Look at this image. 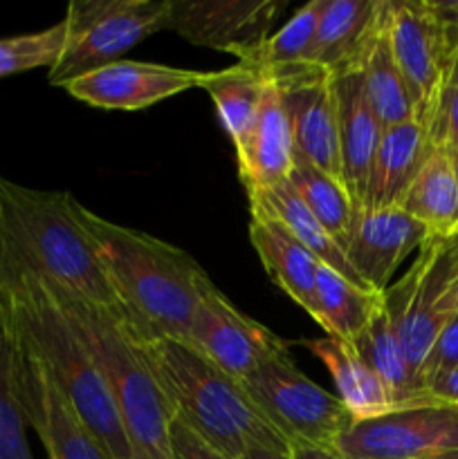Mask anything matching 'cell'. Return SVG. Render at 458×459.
<instances>
[{
    "label": "cell",
    "instance_id": "9c48e42d",
    "mask_svg": "<svg viewBox=\"0 0 458 459\" xmlns=\"http://www.w3.org/2000/svg\"><path fill=\"white\" fill-rule=\"evenodd\" d=\"M241 385L287 446L335 448L341 433L353 424L337 394L308 379L292 357L263 363Z\"/></svg>",
    "mask_w": 458,
    "mask_h": 459
},
{
    "label": "cell",
    "instance_id": "8992f818",
    "mask_svg": "<svg viewBox=\"0 0 458 459\" xmlns=\"http://www.w3.org/2000/svg\"><path fill=\"white\" fill-rule=\"evenodd\" d=\"M389 39L413 119L434 143L443 94L458 65V4L389 0Z\"/></svg>",
    "mask_w": 458,
    "mask_h": 459
},
{
    "label": "cell",
    "instance_id": "44dd1931",
    "mask_svg": "<svg viewBox=\"0 0 458 459\" xmlns=\"http://www.w3.org/2000/svg\"><path fill=\"white\" fill-rule=\"evenodd\" d=\"M429 134L416 119L384 128L368 173L364 204L366 209L400 206L422 164L434 151Z\"/></svg>",
    "mask_w": 458,
    "mask_h": 459
},
{
    "label": "cell",
    "instance_id": "f1b7e54d",
    "mask_svg": "<svg viewBox=\"0 0 458 459\" xmlns=\"http://www.w3.org/2000/svg\"><path fill=\"white\" fill-rule=\"evenodd\" d=\"M400 209L425 224L429 233L458 229V184L447 148L436 146L409 186Z\"/></svg>",
    "mask_w": 458,
    "mask_h": 459
},
{
    "label": "cell",
    "instance_id": "f546056e",
    "mask_svg": "<svg viewBox=\"0 0 458 459\" xmlns=\"http://www.w3.org/2000/svg\"><path fill=\"white\" fill-rule=\"evenodd\" d=\"M287 182L295 188L296 195L301 197V202L308 206L310 213L339 242L341 249H346L355 218H357L362 206L353 200L344 182L335 178V175L323 173L317 166H313L310 161L301 160L296 155Z\"/></svg>",
    "mask_w": 458,
    "mask_h": 459
},
{
    "label": "cell",
    "instance_id": "2e32d148",
    "mask_svg": "<svg viewBox=\"0 0 458 459\" xmlns=\"http://www.w3.org/2000/svg\"><path fill=\"white\" fill-rule=\"evenodd\" d=\"M332 72L310 67L296 79L277 85L286 106L295 155L341 179L339 128ZM274 85V83H272Z\"/></svg>",
    "mask_w": 458,
    "mask_h": 459
},
{
    "label": "cell",
    "instance_id": "836d02e7",
    "mask_svg": "<svg viewBox=\"0 0 458 459\" xmlns=\"http://www.w3.org/2000/svg\"><path fill=\"white\" fill-rule=\"evenodd\" d=\"M434 143L458 151V65L443 94L434 130Z\"/></svg>",
    "mask_w": 458,
    "mask_h": 459
},
{
    "label": "cell",
    "instance_id": "ffe728a7",
    "mask_svg": "<svg viewBox=\"0 0 458 459\" xmlns=\"http://www.w3.org/2000/svg\"><path fill=\"white\" fill-rule=\"evenodd\" d=\"M250 240L268 276L314 316V281L321 263L277 218L256 206H250Z\"/></svg>",
    "mask_w": 458,
    "mask_h": 459
},
{
    "label": "cell",
    "instance_id": "603a6c76",
    "mask_svg": "<svg viewBox=\"0 0 458 459\" xmlns=\"http://www.w3.org/2000/svg\"><path fill=\"white\" fill-rule=\"evenodd\" d=\"M247 200H250V206H256V209L277 218L323 267L332 269V272H337L346 281L355 282V285L366 287L362 278L357 276V272L350 267L346 251L341 249L339 242L310 213L308 206L301 202L295 188L290 186V182H283L278 186L268 188V191L247 193ZM366 290H371V287H366Z\"/></svg>",
    "mask_w": 458,
    "mask_h": 459
},
{
    "label": "cell",
    "instance_id": "d4e9b609",
    "mask_svg": "<svg viewBox=\"0 0 458 459\" xmlns=\"http://www.w3.org/2000/svg\"><path fill=\"white\" fill-rule=\"evenodd\" d=\"M382 307L384 294L355 285L332 269L319 264L313 318L328 332V336L353 343Z\"/></svg>",
    "mask_w": 458,
    "mask_h": 459
},
{
    "label": "cell",
    "instance_id": "52a82bcc",
    "mask_svg": "<svg viewBox=\"0 0 458 459\" xmlns=\"http://www.w3.org/2000/svg\"><path fill=\"white\" fill-rule=\"evenodd\" d=\"M171 0H75L67 4L66 39L58 61L49 67V85L121 61V54L166 30Z\"/></svg>",
    "mask_w": 458,
    "mask_h": 459
},
{
    "label": "cell",
    "instance_id": "7c38bea8",
    "mask_svg": "<svg viewBox=\"0 0 458 459\" xmlns=\"http://www.w3.org/2000/svg\"><path fill=\"white\" fill-rule=\"evenodd\" d=\"M283 9L286 0H171L166 30L250 63Z\"/></svg>",
    "mask_w": 458,
    "mask_h": 459
},
{
    "label": "cell",
    "instance_id": "4316f807",
    "mask_svg": "<svg viewBox=\"0 0 458 459\" xmlns=\"http://www.w3.org/2000/svg\"><path fill=\"white\" fill-rule=\"evenodd\" d=\"M323 4L326 0H310L281 30L269 34V39L260 45L250 65L259 67L265 81L281 85L314 67L310 65V52H313Z\"/></svg>",
    "mask_w": 458,
    "mask_h": 459
},
{
    "label": "cell",
    "instance_id": "e0dca14e",
    "mask_svg": "<svg viewBox=\"0 0 458 459\" xmlns=\"http://www.w3.org/2000/svg\"><path fill=\"white\" fill-rule=\"evenodd\" d=\"M332 88H335L337 103V128H339L341 182L348 188L353 200L362 206L373 157L380 146L384 128L368 103L362 65L337 72Z\"/></svg>",
    "mask_w": 458,
    "mask_h": 459
},
{
    "label": "cell",
    "instance_id": "4fadbf2b",
    "mask_svg": "<svg viewBox=\"0 0 458 459\" xmlns=\"http://www.w3.org/2000/svg\"><path fill=\"white\" fill-rule=\"evenodd\" d=\"M9 339L13 345L18 397L27 426H31V430L39 435L49 459H112L99 439L90 433L63 390L54 384L43 363L12 334Z\"/></svg>",
    "mask_w": 458,
    "mask_h": 459
},
{
    "label": "cell",
    "instance_id": "30bf717a",
    "mask_svg": "<svg viewBox=\"0 0 458 459\" xmlns=\"http://www.w3.org/2000/svg\"><path fill=\"white\" fill-rule=\"evenodd\" d=\"M335 451L344 459H458V406L422 403L353 421Z\"/></svg>",
    "mask_w": 458,
    "mask_h": 459
},
{
    "label": "cell",
    "instance_id": "d6986e66",
    "mask_svg": "<svg viewBox=\"0 0 458 459\" xmlns=\"http://www.w3.org/2000/svg\"><path fill=\"white\" fill-rule=\"evenodd\" d=\"M384 9L386 0H326L310 65L332 74L362 65Z\"/></svg>",
    "mask_w": 458,
    "mask_h": 459
},
{
    "label": "cell",
    "instance_id": "74e56055",
    "mask_svg": "<svg viewBox=\"0 0 458 459\" xmlns=\"http://www.w3.org/2000/svg\"><path fill=\"white\" fill-rule=\"evenodd\" d=\"M242 459H290V455L274 451H250Z\"/></svg>",
    "mask_w": 458,
    "mask_h": 459
},
{
    "label": "cell",
    "instance_id": "d590c367",
    "mask_svg": "<svg viewBox=\"0 0 458 459\" xmlns=\"http://www.w3.org/2000/svg\"><path fill=\"white\" fill-rule=\"evenodd\" d=\"M425 403H447V406H458V368L427 385Z\"/></svg>",
    "mask_w": 458,
    "mask_h": 459
},
{
    "label": "cell",
    "instance_id": "ab89813d",
    "mask_svg": "<svg viewBox=\"0 0 458 459\" xmlns=\"http://www.w3.org/2000/svg\"><path fill=\"white\" fill-rule=\"evenodd\" d=\"M454 314H458V290H456V294H454V299H452V316Z\"/></svg>",
    "mask_w": 458,
    "mask_h": 459
},
{
    "label": "cell",
    "instance_id": "ac0fdd59",
    "mask_svg": "<svg viewBox=\"0 0 458 459\" xmlns=\"http://www.w3.org/2000/svg\"><path fill=\"white\" fill-rule=\"evenodd\" d=\"M238 175L245 193L268 191L287 182L295 166V142L281 92L268 81L259 112L236 148Z\"/></svg>",
    "mask_w": 458,
    "mask_h": 459
},
{
    "label": "cell",
    "instance_id": "6da1fadb",
    "mask_svg": "<svg viewBox=\"0 0 458 459\" xmlns=\"http://www.w3.org/2000/svg\"><path fill=\"white\" fill-rule=\"evenodd\" d=\"M0 323L45 366L112 459H133L97 363L48 282L0 233Z\"/></svg>",
    "mask_w": 458,
    "mask_h": 459
},
{
    "label": "cell",
    "instance_id": "7a4b0ae2",
    "mask_svg": "<svg viewBox=\"0 0 458 459\" xmlns=\"http://www.w3.org/2000/svg\"><path fill=\"white\" fill-rule=\"evenodd\" d=\"M70 206L126 316L144 334L187 341L202 285L209 278L205 269L187 251L110 222L75 197Z\"/></svg>",
    "mask_w": 458,
    "mask_h": 459
},
{
    "label": "cell",
    "instance_id": "3957f363",
    "mask_svg": "<svg viewBox=\"0 0 458 459\" xmlns=\"http://www.w3.org/2000/svg\"><path fill=\"white\" fill-rule=\"evenodd\" d=\"M135 339L169 402L173 420L229 459L250 451L290 453L286 439L254 406L242 385L207 361L187 341L144 334Z\"/></svg>",
    "mask_w": 458,
    "mask_h": 459
},
{
    "label": "cell",
    "instance_id": "7402d4cb",
    "mask_svg": "<svg viewBox=\"0 0 458 459\" xmlns=\"http://www.w3.org/2000/svg\"><path fill=\"white\" fill-rule=\"evenodd\" d=\"M301 345L308 348L326 366L337 388V399L344 403L353 421L375 420V417L395 411L386 385L364 363L353 345L332 339V336L301 341Z\"/></svg>",
    "mask_w": 458,
    "mask_h": 459
},
{
    "label": "cell",
    "instance_id": "277c9868",
    "mask_svg": "<svg viewBox=\"0 0 458 459\" xmlns=\"http://www.w3.org/2000/svg\"><path fill=\"white\" fill-rule=\"evenodd\" d=\"M70 200V193L39 191L0 175V233L58 291L124 312L92 242L75 220Z\"/></svg>",
    "mask_w": 458,
    "mask_h": 459
},
{
    "label": "cell",
    "instance_id": "cb8c5ba5",
    "mask_svg": "<svg viewBox=\"0 0 458 459\" xmlns=\"http://www.w3.org/2000/svg\"><path fill=\"white\" fill-rule=\"evenodd\" d=\"M350 345L357 350L364 363L386 385L391 399H393L395 411H400V408L422 406L425 403V390H422L420 379H418L407 354H404V348L400 343L398 332H395L393 323H391L386 307H382L371 318L366 330Z\"/></svg>",
    "mask_w": 458,
    "mask_h": 459
},
{
    "label": "cell",
    "instance_id": "ba28073f",
    "mask_svg": "<svg viewBox=\"0 0 458 459\" xmlns=\"http://www.w3.org/2000/svg\"><path fill=\"white\" fill-rule=\"evenodd\" d=\"M456 290L458 229H454L449 233H431L404 276L384 291V307L418 379L436 334L452 316Z\"/></svg>",
    "mask_w": 458,
    "mask_h": 459
},
{
    "label": "cell",
    "instance_id": "5bb4252c",
    "mask_svg": "<svg viewBox=\"0 0 458 459\" xmlns=\"http://www.w3.org/2000/svg\"><path fill=\"white\" fill-rule=\"evenodd\" d=\"M202 79L205 72L200 70L121 58L67 81L63 90L92 108L133 112L155 106L187 90H200Z\"/></svg>",
    "mask_w": 458,
    "mask_h": 459
},
{
    "label": "cell",
    "instance_id": "83f0119b",
    "mask_svg": "<svg viewBox=\"0 0 458 459\" xmlns=\"http://www.w3.org/2000/svg\"><path fill=\"white\" fill-rule=\"evenodd\" d=\"M268 81L259 67L250 63H233L232 67L216 72H205L200 90L209 94L216 106L220 126L232 139L233 148L245 139L259 112Z\"/></svg>",
    "mask_w": 458,
    "mask_h": 459
},
{
    "label": "cell",
    "instance_id": "d6a6232c",
    "mask_svg": "<svg viewBox=\"0 0 458 459\" xmlns=\"http://www.w3.org/2000/svg\"><path fill=\"white\" fill-rule=\"evenodd\" d=\"M458 368V314L447 318L440 332L436 334L434 343H431L429 352H427L425 361L420 368V384L422 390L431 384V381L440 379L447 372Z\"/></svg>",
    "mask_w": 458,
    "mask_h": 459
},
{
    "label": "cell",
    "instance_id": "f35d334b",
    "mask_svg": "<svg viewBox=\"0 0 458 459\" xmlns=\"http://www.w3.org/2000/svg\"><path fill=\"white\" fill-rule=\"evenodd\" d=\"M447 155H449V161H452L454 178H456V184H458V151H454V148H447Z\"/></svg>",
    "mask_w": 458,
    "mask_h": 459
},
{
    "label": "cell",
    "instance_id": "4dcf8cb0",
    "mask_svg": "<svg viewBox=\"0 0 458 459\" xmlns=\"http://www.w3.org/2000/svg\"><path fill=\"white\" fill-rule=\"evenodd\" d=\"M27 420L18 397L13 345L0 325V459H31L27 444Z\"/></svg>",
    "mask_w": 458,
    "mask_h": 459
},
{
    "label": "cell",
    "instance_id": "8fae6325",
    "mask_svg": "<svg viewBox=\"0 0 458 459\" xmlns=\"http://www.w3.org/2000/svg\"><path fill=\"white\" fill-rule=\"evenodd\" d=\"M187 343L238 384L263 363L290 357L286 341L242 314L211 278L202 285Z\"/></svg>",
    "mask_w": 458,
    "mask_h": 459
},
{
    "label": "cell",
    "instance_id": "5b68a950",
    "mask_svg": "<svg viewBox=\"0 0 458 459\" xmlns=\"http://www.w3.org/2000/svg\"><path fill=\"white\" fill-rule=\"evenodd\" d=\"M49 290L76 325L106 381L133 459H173V412L146 359L139 352L135 323L121 309L84 303L58 291L54 285H49Z\"/></svg>",
    "mask_w": 458,
    "mask_h": 459
},
{
    "label": "cell",
    "instance_id": "8d00e7d4",
    "mask_svg": "<svg viewBox=\"0 0 458 459\" xmlns=\"http://www.w3.org/2000/svg\"><path fill=\"white\" fill-rule=\"evenodd\" d=\"M290 459H344L335 448H319V446H305V444H296L290 446Z\"/></svg>",
    "mask_w": 458,
    "mask_h": 459
},
{
    "label": "cell",
    "instance_id": "9a60e30c",
    "mask_svg": "<svg viewBox=\"0 0 458 459\" xmlns=\"http://www.w3.org/2000/svg\"><path fill=\"white\" fill-rule=\"evenodd\" d=\"M429 236V229L400 206H362L344 251L364 285L384 294L400 264L416 254Z\"/></svg>",
    "mask_w": 458,
    "mask_h": 459
},
{
    "label": "cell",
    "instance_id": "1f68e13d",
    "mask_svg": "<svg viewBox=\"0 0 458 459\" xmlns=\"http://www.w3.org/2000/svg\"><path fill=\"white\" fill-rule=\"evenodd\" d=\"M66 39L63 22L48 27V30L31 31L0 39V79L21 72L52 67L58 61Z\"/></svg>",
    "mask_w": 458,
    "mask_h": 459
},
{
    "label": "cell",
    "instance_id": "484cf974",
    "mask_svg": "<svg viewBox=\"0 0 458 459\" xmlns=\"http://www.w3.org/2000/svg\"><path fill=\"white\" fill-rule=\"evenodd\" d=\"M362 74L368 103L380 119L382 128H393V126L413 121L411 97H409L407 83L395 63L393 48H391L389 0H386L384 18H382L362 61Z\"/></svg>",
    "mask_w": 458,
    "mask_h": 459
},
{
    "label": "cell",
    "instance_id": "e575fe53",
    "mask_svg": "<svg viewBox=\"0 0 458 459\" xmlns=\"http://www.w3.org/2000/svg\"><path fill=\"white\" fill-rule=\"evenodd\" d=\"M171 448H173V459H229L223 453L214 451L209 444L202 442L187 426L175 420L171 426Z\"/></svg>",
    "mask_w": 458,
    "mask_h": 459
}]
</instances>
